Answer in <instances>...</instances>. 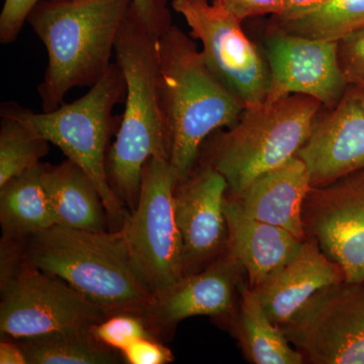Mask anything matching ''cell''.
Here are the masks:
<instances>
[{"mask_svg": "<svg viewBox=\"0 0 364 364\" xmlns=\"http://www.w3.org/2000/svg\"><path fill=\"white\" fill-rule=\"evenodd\" d=\"M321 107L317 100L303 95L245 107L234 126L205 140L200 164L224 176L228 195H240L254 179L296 156Z\"/></svg>", "mask_w": 364, "mask_h": 364, "instance_id": "5b68a950", "label": "cell"}, {"mask_svg": "<svg viewBox=\"0 0 364 364\" xmlns=\"http://www.w3.org/2000/svg\"><path fill=\"white\" fill-rule=\"evenodd\" d=\"M280 329L310 363L364 364V282L326 287Z\"/></svg>", "mask_w": 364, "mask_h": 364, "instance_id": "30bf717a", "label": "cell"}, {"mask_svg": "<svg viewBox=\"0 0 364 364\" xmlns=\"http://www.w3.org/2000/svg\"><path fill=\"white\" fill-rule=\"evenodd\" d=\"M159 38L145 26L132 4L114 45L116 63L126 80V107L107 157L109 183L122 202L132 208L138 202L148 160H168L160 107Z\"/></svg>", "mask_w": 364, "mask_h": 364, "instance_id": "277c9868", "label": "cell"}, {"mask_svg": "<svg viewBox=\"0 0 364 364\" xmlns=\"http://www.w3.org/2000/svg\"><path fill=\"white\" fill-rule=\"evenodd\" d=\"M243 272L240 263L227 251L200 272L184 275L155 296L144 318L156 335L188 318L227 315L233 310Z\"/></svg>", "mask_w": 364, "mask_h": 364, "instance_id": "9a60e30c", "label": "cell"}, {"mask_svg": "<svg viewBox=\"0 0 364 364\" xmlns=\"http://www.w3.org/2000/svg\"><path fill=\"white\" fill-rule=\"evenodd\" d=\"M227 193L224 176L203 164L177 182L174 210L183 249L184 275L200 272L227 252Z\"/></svg>", "mask_w": 364, "mask_h": 364, "instance_id": "4fadbf2b", "label": "cell"}, {"mask_svg": "<svg viewBox=\"0 0 364 364\" xmlns=\"http://www.w3.org/2000/svg\"><path fill=\"white\" fill-rule=\"evenodd\" d=\"M262 51L269 70L265 102L303 95L331 109L348 88L339 64L337 42L272 28Z\"/></svg>", "mask_w": 364, "mask_h": 364, "instance_id": "7c38bea8", "label": "cell"}, {"mask_svg": "<svg viewBox=\"0 0 364 364\" xmlns=\"http://www.w3.org/2000/svg\"><path fill=\"white\" fill-rule=\"evenodd\" d=\"M230 13L243 21L246 18L282 13L286 0H219Z\"/></svg>", "mask_w": 364, "mask_h": 364, "instance_id": "f546056e", "label": "cell"}, {"mask_svg": "<svg viewBox=\"0 0 364 364\" xmlns=\"http://www.w3.org/2000/svg\"><path fill=\"white\" fill-rule=\"evenodd\" d=\"M318 112L299 150L312 186H323L364 168V93L349 85L338 104Z\"/></svg>", "mask_w": 364, "mask_h": 364, "instance_id": "5bb4252c", "label": "cell"}, {"mask_svg": "<svg viewBox=\"0 0 364 364\" xmlns=\"http://www.w3.org/2000/svg\"><path fill=\"white\" fill-rule=\"evenodd\" d=\"M126 93L123 71L114 62L85 95L54 111L33 112L13 102H4L0 109V116L18 119L77 164L97 186L107 215L116 221L124 219V203L109 183L107 157L112 136L121 123L114 107L124 102Z\"/></svg>", "mask_w": 364, "mask_h": 364, "instance_id": "8992f818", "label": "cell"}, {"mask_svg": "<svg viewBox=\"0 0 364 364\" xmlns=\"http://www.w3.org/2000/svg\"><path fill=\"white\" fill-rule=\"evenodd\" d=\"M44 163L0 186V223L4 237L26 239L56 226L43 182Z\"/></svg>", "mask_w": 364, "mask_h": 364, "instance_id": "ffe728a7", "label": "cell"}, {"mask_svg": "<svg viewBox=\"0 0 364 364\" xmlns=\"http://www.w3.org/2000/svg\"><path fill=\"white\" fill-rule=\"evenodd\" d=\"M344 282L341 268L315 239L306 238L291 262L272 272L254 289L275 325L289 322L318 291Z\"/></svg>", "mask_w": 364, "mask_h": 364, "instance_id": "2e32d148", "label": "cell"}, {"mask_svg": "<svg viewBox=\"0 0 364 364\" xmlns=\"http://www.w3.org/2000/svg\"><path fill=\"white\" fill-rule=\"evenodd\" d=\"M0 331L11 339L64 330L92 329L109 317L73 287L25 257L1 272Z\"/></svg>", "mask_w": 364, "mask_h": 364, "instance_id": "ba28073f", "label": "cell"}, {"mask_svg": "<svg viewBox=\"0 0 364 364\" xmlns=\"http://www.w3.org/2000/svg\"><path fill=\"white\" fill-rule=\"evenodd\" d=\"M26 239V260L65 282L109 316L130 313L145 317L154 301L121 229L90 232L53 226Z\"/></svg>", "mask_w": 364, "mask_h": 364, "instance_id": "3957f363", "label": "cell"}, {"mask_svg": "<svg viewBox=\"0 0 364 364\" xmlns=\"http://www.w3.org/2000/svg\"><path fill=\"white\" fill-rule=\"evenodd\" d=\"M42 1L44 0H4L0 14L1 44H11L16 40L30 14Z\"/></svg>", "mask_w": 364, "mask_h": 364, "instance_id": "4316f807", "label": "cell"}, {"mask_svg": "<svg viewBox=\"0 0 364 364\" xmlns=\"http://www.w3.org/2000/svg\"><path fill=\"white\" fill-rule=\"evenodd\" d=\"M176 186L168 160L150 158L143 169L133 214L121 227L132 258L155 296L184 277L183 249L174 210Z\"/></svg>", "mask_w": 364, "mask_h": 364, "instance_id": "52a82bcc", "label": "cell"}, {"mask_svg": "<svg viewBox=\"0 0 364 364\" xmlns=\"http://www.w3.org/2000/svg\"><path fill=\"white\" fill-rule=\"evenodd\" d=\"M342 73L348 85L364 83V26L337 41Z\"/></svg>", "mask_w": 364, "mask_h": 364, "instance_id": "484cf974", "label": "cell"}, {"mask_svg": "<svg viewBox=\"0 0 364 364\" xmlns=\"http://www.w3.org/2000/svg\"><path fill=\"white\" fill-rule=\"evenodd\" d=\"M329 0H286L282 13L272 16L273 23L296 20L324 6Z\"/></svg>", "mask_w": 364, "mask_h": 364, "instance_id": "4dcf8cb0", "label": "cell"}, {"mask_svg": "<svg viewBox=\"0 0 364 364\" xmlns=\"http://www.w3.org/2000/svg\"><path fill=\"white\" fill-rule=\"evenodd\" d=\"M174 11L183 16L191 36L203 45V56L217 78L245 107L267 102L269 70L263 51L249 39L242 21L219 0H173Z\"/></svg>", "mask_w": 364, "mask_h": 364, "instance_id": "9c48e42d", "label": "cell"}, {"mask_svg": "<svg viewBox=\"0 0 364 364\" xmlns=\"http://www.w3.org/2000/svg\"><path fill=\"white\" fill-rule=\"evenodd\" d=\"M43 182L56 226L90 232H104L107 210L100 191L87 174L71 160L45 164Z\"/></svg>", "mask_w": 364, "mask_h": 364, "instance_id": "d6986e66", "label": "cell"}, {"mask_svg": "<svg viewBox=\"0 0 364 364\" xmlns=\"http://www.w3.org/2000/svg\"><path fill=\"white\" fill-rule=\"evenodd\" d=\"M303 220L306 238L339 265L344 282H364V168L313 186Z\"/></svg>", "mask_w": 364, "mask_h": 364, "instance_id": "8fae6325", "label": "cell"}, {"mask_svg": "<svg viewBox=\"0 0 364 364\" xmlns=\"http://www.w3.org/2000/svg\"><path fill=\"white\" fill-rule=\"evenodd\" d=\"M133 6L145 26L159 37L171 28L166 0H133Z\"/></svg>", "mask_w": 364, "mask_h": 364, "instance_id": "f1b7e54d", "label": "cell"}, {"mask_svg": "<svg viewBox=\"0 0 364 364\" xmlns=\"http://www.w3.org/2000/svg\"><path fill=\"white\" fill-rule=\"evenodd\" d=\"M28 364H114L116 350L100 343L91 329L64 330L16 339Z\"/></svg>", "mask_w": 364, "mask_h": 364, "instance_id": "7402d4cb", "label": "cell"}, {"mask_svg": "<svg viewBox=\"0 0 364 364\" xmlns=\"http://www.w3.org/2000/svg\"><path fill=\"white\" fill-rule=\"evenodd\" d=\"M49 152V142L14 117L1 116L0 186L39 164Z\"/></svg>", "mask_w": 364, "mask_h": 364, "instance_id": "cb8c5ba5", "label": "cell"}, {"mask_svg": "<svg viewBox=\"0 0 364 364\" xmlns=\"http://www.w3.org/2000/svg\"><path fill=\"white\" fill-rule=\"evenodd\" d=\"M100 343L123 352L136 340L156 338L146 318L136 314H114L91 329Z\"/></svg>", "mask_w": 364, "mask_h": 364, "instance_id": "d4e9b609", "label": "cell"}, {"mask_svg": "<svg viewBox=\"0 0 364 364\" xmlns=\"http://www.w3.org/2000/svg\"><path fill=\"white\" fill-rule=\"evenodd\" d=\"M224 212L229 231L227 251L247 273L251 289H255L275 270L291 262L303 246L304 241L287 230L246 214L228 195Z\"/></svg>", "mask_w": 364, "mask_h": 364, "instance_id": "ac0fdd59", "label": "cell"}, {"mask_svg": "<svg viewBox=\"0 0 364 364\" xmlns=\"http://www.w3.org/2000/svg\"><path fill=\"white\" fill-rule=\"evenodd\" d=\"M240 311L237 336L249 363L254 364H301L303 354L291 346L279 326L270 320L253 289L240 282Z\"/></svg>", "mask_w": 364, "mask_h": 364, "instance_id": "44dd1931", "label": "cell"}, {"mask_svg": "<svg viewBox=\"0 0 364 364\" xmlns=\"http://www.w3.org/2000/svg\"><path fill=\"white\" fill-rule=\"evenodd\" d=\"M121 353L129 364H167L174 360L168 347L158 342L156 338L136 340Z\"/></svg>", "mask_w": 364, "mask_h": 364, "instance_id": "83f0119b", "label": "cell"}, {"mask_svg": "<svg viewBox=\"0 0 364 364\" xmlns=\"http://www.w3.org/2000/svg\"><path fill=\"white\" fill-rule=\"evenodd\" d=\"M158 54L160 107L177 183L195 169L208 136L234 126L245 105L208 68L202 51L178 26L159 38Z\"/></svg>", "mask_w": 364, "mask_h": 364, "instance_id": "6da1fadb", "label": "cell"}, {"mask_svg": "<svg viewBox=\"0 0 364 364\" xmlns=\"http://www.w3.org/2000/svg\"><path fill=\"white\" fill-rule=\"evenodd\" d=\"M0 363L28 364L25 352L18 342L1 341L0 343Z\"/></svg>", "mask_w": 364, "mask_h": 364, "instance_id": "1f68e13d", "label": "cell"}, {"mask_svg": "<svg viewBox=\"0 0 364 364\" xmlns=\"http://www.w3.org/2000/svg\"><path fill=\"white\" fill-rule=\"evenodd\" d=\"M133 0H44L28 23L48 52L38 86L43 112L64 104L74 87L92 86L112 65L117 33Z\"/></svg>", "mask_w": 364, "mask_h": 364, "instance_id": "7a4b0ae2", "label": "cell"}, {"mask_svg": "<svg viewBox=\"0 0 364 364\" xmlns=\"http://www.w3.org/2000/svg\"><path fill=\"white\" fill-rule=\"evenodd\" d=\"M305 162L294 156L277 168L254 179L240 195L231 196L246 214L306 239L303 205L312 188Z\"/></svg>", "mask_w": 364, "mask_h": 364, "instance_id": "e0dca14e", "label": "cell"}, {"mask_svg": "<svg viewBox=\"0 0 364 364\" xmlns=\"http://www.w3.org/2000/svg\"><path fill=\"white\" fill-rule=\"evenodd\" d=\"M356 86H358V87L360 88V90L363 91V92L364 93V83H363V85H356Z\"/></svg>", "mask_w": 364, "mask_h": 364, "instance_id": "d6a6232c", "label": "cell"}, {"mask_svg": "<svg viewBox=\"0 0 364 364\" xmlns=\"http://www.w3.org/2000/svg\"><path fill=\"white\" fill-rule=\"evenodd\" d=\"M284 32L337 42L364 26V0H329L296 20L273 23Z\"/></svg>", "mask_w": 364, "mask_h": 364, "instance_id": "603a6c76", "label": "cell"}]
</instances>
